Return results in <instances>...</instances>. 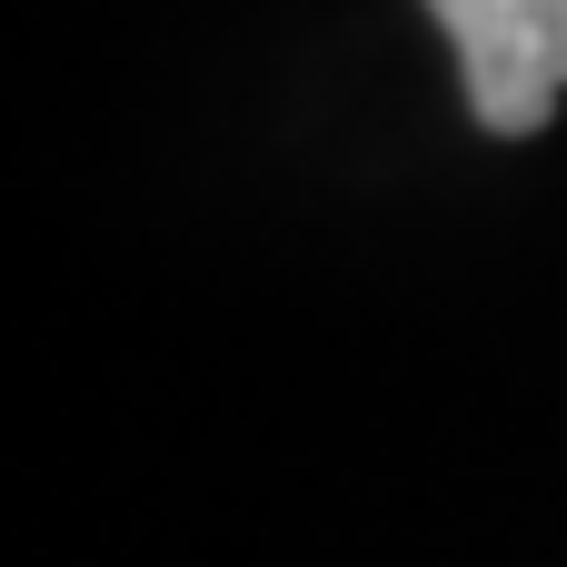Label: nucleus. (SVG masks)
Segmentation results:
<instances>
[{"label": "nucleus", "instance_id": "1", "mask_svg": "<svg viewBox=\"0 0 567 567\" xmlns=\"http://www.w3.org/2000/svg\"><path fill=\"white\" fill-rule=\"evenodd\" d=\"M429 10L458 40L478 130L498 140L548 130V110L567 100V0H429Z\"/></svg>", "mask_w": 567, "mask_h": 567}]
</instances>
